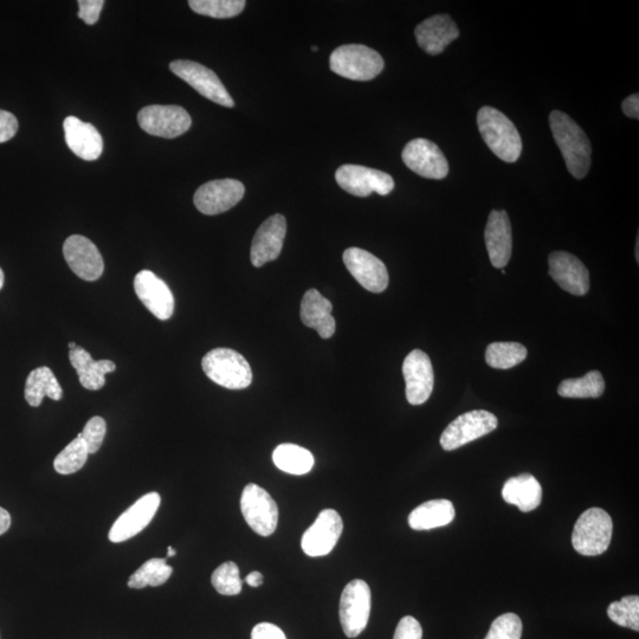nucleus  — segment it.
Returning a JSON list of instances; mask_svg holds the SVG:
<instances>
[{
	"mask_svg": "<svg viewBox=\"0 0 639 639\" xmlns=\"http://www.w3.org/2000/svg\"><path fill=\"white\" fill-rule=\"evenodd\" d=\"M608 616L613 623L623 628L639 631V597H624L619 602H613L608 609Z\"/></svg>",
	"mask_w": 639,
	"mask_h": 639,
	"instance_id": "37",
	"label": "nucleus"
},
{
	"mask_svg": "<svg viewBox=\"0 0 639 639\" xmlns=\"http://www.w3.org/2000/svg\"><path fill=\"white\" fill-rule=\"evenodd\" d=\"M88 456L89 453L85 441L77 437L57 455L54 462L55 470L61 475L75 474L85 467Z\"/></svg>",
	"mask_w": 639,
	"mask_h": 639,
	"instance_id": "34",
	"label": "nucleus"
},
{
	"mask_svg": "<svg viewBox=\"0 0 639 639\" xmlns=\"http://www.w3.org/2000/svg\"><path fill=\"white\" fill-rule=\"evenodd\" d=\"M484 238L490 263L495 268H505L513 250L512 224L506 211L490 212Z\"/></svg>",
	"mask_w": 639,
	"mask_h": 639,
	"instance_id": "22",
	"label": "nucleus"
},
{
	"mask_svg": "<svg viewBox=\"0 0 639 639\" xmlns=\"http://www.w3.org/2000/svg\"><path fill=\"white\" fill-rule=\"evenodd\" d=\"M245 583H247L251 587H258L263 584V576L260 572L254 571L248 574V577L245 578Z\"/></svg>",
	"mask_w": 639,
	"mask_h": 639,
	"instance_id": "46",
	"label": "nucleus"
},
{
	"mask_svg": "<svg viewBox=\"0 0 639 639\" xmlns=\"http://www.w3.org/2000/svg\"><path fill=\"white\" fill-rule=\"evenodd\" d=\"M173 568L166 564V559H151L146 561L138 571H135L128 580L131 589H144L147 585L157 587L165 584L170 579Z\"/></svg>",
	"mask_w": 639,
	"mask_h": 639,
	"instance_id": "33",
	"label": "nucleus"
},
{
	"mask_svg": "<svg viewBox=\"0 0 639 639\" xmlns=\"http://www.w3.org/2000/svg\"><path fill=\"white\" fill-rule=\"evenodd\" d=\"M4 281H5V276H4V273H3L2 268H0V289H2V288H3V286H4Z\"/></svg>",
	"mask_w": 639,
	"mask_h": 639,
	"instance_id": "47",
	"label": "nucleus"
},
{
	"mask_svg": "<svg viewBox=\"0 0 639 639\" xmlns=\"http://www.w3.org/2000/svg\"><path fill=\"white\" fill-rule=\"evenodd\" d=\"M335 179L348 193L357 197H369L372 193L387 196L395 189V180L390 174L359 165H342Z\"/></svg>",
	"mask_w": 639,
	"mask_h": 639,
	"instance_id": "11",
	"label": "nucleus"
},
{
	"mask_svg": "<svg viewBox=\"0 0 639 639\" xmlns=\"http://www.w3.org/2000/svg\"><path fill=\"white\" fill-rule=\"evenodd\" d=\"M170 69L174 75L189 83L204 98L223 107L232 108L235 106V101L232 100L227 88L219 80L215 71L206 68L203 64L178 60L171 62Z\"/></svg>",
	"mask_w": 639,
	"mask_h": 639,
	"instance_id": "8",
	"label": "nucleus"
},
{
	"mask_svg": "<svg viewBox=\"0 0 639 639\" xmlns=\"http://www.w3.org/2000/svg\"><path fill=\"white\" fill-rule=\"evenodd\" d=\"M371 613V590L364 580L347 584L340 599V621L348 638L358 637L366 629Z\"/></svg>",
	"mask_w": 639,
	"mask_h": 639,
	"instance_id": "7",
	"label": "nucleus"
},
{
	"mask_svg": "<svg viewBox=\"0 0 639 639\" xmlns=\"http://www.w3.org/2000/svg\"><path fill=\"white\" fill-rule=\"evenodd\" d=\"M287 234V219L282 215H274L267 219L260 228L251 244V263L256 268L275 261L280 256L284 237Z\"/></svg>",
	"mask_w": 639,
	"mask_h": 639,
	"instance_id": "21",
	"label": "nucleus"
},
{
	"mask_svg": "<svg viewBox=\"0 0 639 639\" xmlns=\"http://www.w3.org/2000/svg\"><path fill=\"white\" fill-rule=\"evenodd\" d=\"M521 636L522 622L520 617L515 613H505L495 619L484 639H521Z\"/></svg>",
	"mask_w": 639,
	"mask_h": 639,
	"instance_id": "38",
	"label": "nucleus"
},
{
	"mask_svg": "<svg viewBox=\"0 0 639 639\" xmlns=\"http://www.w3.org/2000/svg\"><path fill=\"white\" fill-rule=\"evenodd\" d=\"M402 158L409 169L423 178L444 179L449 173V164L441 148L426 139H415L405 146Z\"/></svg>",
	"mask_w": 639,
	"mask_h": 639,
	"instance_id": "14",
	"label": "nucleus"
},
{
	"mask_svg": "<svg viewBox=\"0 0 639 639\" xmlns=\"http://www.w3.org/2000/svg\"><path fill=\"white\" fill-rule=\"evenodd\" d=\"M344 529L341 516L334 509L322 511L314 524L307 529L301 540V547L308 557H325L331 553Z\"/></svg>",
	"mask_w": 639,
	"mask_h": 639,
	"instance_id": "13",
	"label": "nucleus"
},
{
	"mask_svg": "<svg viewBox=\"0 0 639 639\" xmlns=\"http://www.w3.org/2000/svg\"><path fill=\"white\" fill-rule=\"evenodd\" d=\"M344 263L351 275L371 293H383L389 286V271L378 257L369 251L350 248L344 253Z\"/></svg>",
	"mask_w": 639,
	"mask_h": 639,
	"instance_id": "17",
	"label": "nucleus"
},
{
	"mask_svg": "<svg viewBox=\"0 0 639 639\" xmlns=\"http://www.w3.org/2000/svg\"><path fill=\"white\" fill-rule=\"evenodd\" d=\"M423 630L416 618L406 616L400 619L393 639H422Z\"/></svg>",
	"mask_w": 639,
	"mask_h": 639,
	"instance_id": "40",
	"label": "nucleus"
},
{
	"mask_svg": "<svg viewBox=\"0 0 639 639\" xmlns=\"http://www.w3.org/2000/svg\"><path fill=\"white\" fill-rule=\"evenodd\" d=\"M241 511L245 521L262 537L274 534L279 524V508L273 497L257 484L250 483L241 497Z\"/></svg>",
	"mask_w": 639,
	"mask_h": 639,
	"instance_id": "6",
	"label": "nucleus"
},
{
	"mask_svg": "<svg viewBox=\"0 0 639 639\" xmlns=\"http://www.w3.org/2000/svg\"><path fill=\"white\" fill-rule=\"evenodd\" d=\"M211 583L223 596H237L242 591L240 568L234 561H228L212 573Z\"/></svg>",
	"mask_w": 639,
	"mask_h": 639,
	"instance_id": "36",
	"label": "nucleus"
},
{
	"mask_svg": "<svg viewBox=\"0 0 639 639\" xmlns=\"http://www.w3.org/2000/svg\"><path fill=\"white\" fill-rule=\"evenodd\" d=\"M550 125L554 140L563 153L567 170L576 179L585 178L591 166L592 148L589 138L577 122L563 112H552Z\"/></svg>",
	"mask_w": 639,
	"mask_h": 639,
	"instance_id": "1",
	"label": "nucleus"
},
{
	"mask_svg": "<svg viewBox=\"0 0 639 639\" xmlns=\"http://www.w3.org/2000/svg\"><path fill=\"white\" fill-rule=\"evenodd\" d=\"M623 113L631 119L639 118V95L634 94L625 99L622 103Z\"/></svg>",
	"mask_w": 639,
	"mask_h": 639,
	"instance_id": "44",
	"label": "nucleus"
},
{
	"mask_svg": "<svg viewBox=\"0 0 639 639\" xmlns=\"http://www.w3.org/2000/svg\"><path fill=\"white\" fill-rule=\"evenodd\" d=\"M332 71L352 81H371L382 73L383 57L366 45L347 44L335 49L329 58Z\"/></svg>",
	"mask_w": 639,
	"mask_h": 639,
	"instance_id": "4",
	"label": "nucleus"
},
{
	"mask_svg": "<svg viewBox=\"0 0 639 639\" xmlns=\"http://www.w3.org/2000/svg\"><path fill=\"white\" fill-rule=\"evenodd\" d=\"M613 522L602 508L587 509L574 526L572 545L585 557H597L608 551L611 544Z\"/></svg>",
	"mask_w": 639,
	"mask_h": 639,
	"instance_id": "5",
	"label": "nucleus"
},
{
	"mask_svg": "<svg viewBox=\"0 0 639 639\" xmlns=\"http://www.w3.org/2000/svg\"><path fill=\"white\" fill-rule=\"evenodd\" d=\"M477 126L484 142L496 157L515 163L521 156L522 140L513 122L493 107H483L477 114Z\"/></svg>",
	"mask_w": 639,
	"mask_h": 639,
	"instance_id": "2",
	"label": "nucleus"
},
{
	"mask_svg": "<svg viewBox=\"0 0 639 639\" xmlns=\"http://www.w3.org/2000/svg\"><path fill=\"white\" fill-rule=\"evenodd\" d=\"M415 36L419 47L429 55H440L460 36L456 23L448 15H436L418 25Z\"/></svg>",
	"mask_w": 639,
	"mask_h": 639,
	"instance_id": "24",
	"label": "nucleus"
},
{
	"mask_svg": "<svg viewBox=\"0 0 639 639\" xmlns=\"http://www.w3.org/2000/svg\"><path fill=\"white\" fill-rule=\"evenodd\" d=\"M135 294L159 320H169L174 313V296L167 284L152 273L141 270L134 279Z\"/></svg>",
	"mask_w": 639,
	"mask_h": 639,
	"instance_id": "19",
	"label": "nucleus"
},
{
	"mask_svg": "<svg viewBox=\"0 0 639 639\" xmlns=\"http://www.w3.org/2000/svg\"><path fill=\"white\" fill-rule=\"evenodd\" d=\"M251 639H287L284 632L271 623H260L251 632Z\"/></svg>",
	"mask_w": 639,
	"mask_h": 639,
	"instance_id": "43",
	"label": "nucleus"
},
{
	"mask_svg": "<svg viewBox=\"0 0 639 639\" xmlns=\"http://www.w3.org/2000/svg\"><path fill=\"white\" fill-rule=\"evenodd\" d=\"M138 122L142 131L166 139L180 137L189 131L192 125L190 114L179 106L144 107L138 114Z\"/></svg>",
	"mask_w": 639,
	"mask_h": 639,
	"instance_id": "10",
	"label": "nucleus"
},
{
	"mask_svg": "<svg viewBox=\"0 0 639 639\" xmlns=\"http://www.w3.org/2000/svg\"><path fill=\"white\" fill-rule=\"evenodd\" d=\"M403 374L406 399L411 405H422L434 391L435 374L429 355L421 350L412 351L405 358Z\"/></svg>",
	"mask_w": 639,
	"mask_h": 639,
	"instance_id": "16",
	"label": "nucleus"
},
{
	"mask_svg": "<svg viewBox=\"0 0 639 639\" xmlns=\"http://www.w3.org/2000/svg\"><path fill=\"white\" fill-rule=\"evenodd\" d=\"M69 360L79 376L81 385L90 391L101 390L106 384V374L116 370L113 361H96L85 348L80 346L70 350Z\"/></svg>",
	"mask_w": 639,
	"mask_h": 639,
	"instance_id": "26",
	"label": "nucleus"
},
{
	"mask_svg": "<svg viewBox=\"0 0 639 639\" xmlns=\"http://www.w3.org/2000/svg\"><path fill=\"white\" fill-rule=\"evenodd\" d=\"M63 255L69 268L82 280L98 281L105 270L98 247L85 236L73 235L67 238L63 245Z\"/></svg>",
	"mask_w": 639,
	"mask_h": 639,
	"instance_id": "15",
	"label": "nucleus"
},
{
	"mask_svg": "<svg viewBox=\"0 0 639 639\" xmlns=\"http://www.w3.org/2000/svg\"><path fill=\"white\" fill-rule=\"evenodd\" d=\"M18 131V120L16 116L10 112L0 109V144L11 140Z\"/></svg>",
	"mask_w": 639,
	"mask_h": 639,
	"instance_id": "42",
	"label": "nucleus"
},
{
	"mask_svg": "<svg viewBox=\"0 0 639 639\" xmlns=\"http://www.w3.org/2000/svg\"><path fill=\"white\" fill-rule=\"evenodd\" d=\"M69 350H74L75 347H77V345L75 344V342H69Z\"/></svg>",
	"mask_w": 639,
	"mask_h": 639,
	"instance_id": "49",
	"label": "nucleus"
},
{
	"mask_svg": "<svg viewBox=\"0 0 639 639\" xmlns=\"http://www.w3.org/2000/svg\"><path fill=\"white\" fill-rule=\"evenodd\" d=\"M526 358V347L518 342H494L486 351L487 364L497 370L513 369Z\"/></svg>",
	"mask_w": 639,
	"mask_h": 639,
	"instance_id": "32",
	"label": "nucleus"
},
{
	"mask_svg": "<svg viewBox=\"0 0 639 639\" xmlns=\"http://www.w3.org/2000/svg\"><path fill=\"white\" fill-rule=\"evenodd\" d=\"M604 390V378L599 371H591L583 378L566 379L558 387L559 396L564 398H599Z\"/></svg>",
	"mask_w": 639,
	"mask_h": 639,
	"instance_id": "31",
	"label": "nucleus"
},
{
	"mask_svg": "<svg viewBox=\"0 0 639 639\" xmlns=\"http://www.w3.org/2000/svg\"><path fill=\"white\" fill-rule=\"evenodd\" d=\"M11 526V515L6 509L0 507V535L9 531Z\"/></svg>",
	"mask_w": 639,
	"mask_h": 639,
	"instance_id": "45",
	"label": "nucleus"
},
{
	"mask_svg": "<svg viewBox=\"0 0 639 639\" xmlns=\"http://www.w3.org/2000/svg\"><path fill=\"white\" fill-rule=\"evenodd\" d=\"M190 8L198 15L218 19L236 17L244 10V0H190Z\"/></svg>",
	"mask_w": 639,
	"mask_h": 639,
	"instance_id": "35",
	"label": "nucleus"
},
{
	"mask_svg": "<svg viewBox=\"0 0 639 639\" xmlns=\"http://www.w3.org/2000/svg\"><path fill=\"white\" fill-rule=\"evenodd\" d=\"M160 501L158 493L142 496L115 521L108 535L109 540L114 542V544H119V542L132 539L135 535L144 531L151 524L154 515L157 514Z\"/></svg>",
	"mask_w": 639,
	"mask_h": 639,
	"instance_id": "18",
	"label": "nucleus"
},
{
	"mask_svg": "<svg viewBox=\"0 0 639 639\" xmlns=\"http://www.w3.org/2000/svg\"><path fill=\"white\" fill-rule=\"evenodd\" d=\"M79 18L87 25L98 23L105 2L103 0H80Z\"/></svg>",
	"mask_w": 639,
	"mask_h": 639,
	"instance_id": "41",
	"label": "nucleus"
},
{
	"mask_svg": "<svg viewBox=\"0 0 639 639\" xmlns=\"http://www.w3.org/2000/svg\"><path fill=\"white\" fill-rule=\"evenodd\" d=\"M25 399L32 408H38L43 402L44 397L50 399L61 400L63 398V390L58 383L53 371L47 366L38 367L32 371L25 384Z\"/></svg>",
	"mask_w": 639,
	"mask_h": 639,
	"instance_id": "29",
	"label": "nucleus"
},
{
	"mask_svg": "<svg viewBox=\"0 0 639 639\" xmlns=\"http://www.w3.org/2000/svg\"><path fill=\"white\" fill-rule=\"evenodd\" d=\"M63 128L64 138L75 156L87 161L101 157L103 140L95 126L83 122L76 116H68L63 122Z\"/></svg>",
	"mask_w": 639,
	"mask_h": 639,
	"instance_id": "23",
	"label": "nucleus"
},
{
	"mask_svg": "<svg viewBox=\"0 0 639 639\" xmlns=\"http://www.w3.org/2000/svg\"><path fill=\"white\" fill-rule=\"evenodd\" d=\"M456 516L453 502L449 500H431L413 509L409 516V525L415 531L448 526Z\"/></svg>",
	"mask_w": 639,
	"mask_h": 639,
	"instance_id": "28",
	"label": "nucleus"
},
{
	"mask_svg": "<svg viewBox=\"0 0 639 639\" xmlns=\"http://www.w3.org/2000/svg\"><path fill=\"white\" fill-rule=\"evenodd\" d=\"M499 421L493 413L475 410L463 413L448 425L441 436L445 451H453L496 430Z\"/></svg>",
	"mask_w": 639,
	"mask_h": 639,
	"instance_id": "9",
	"label": "nucleus"
},
{
	"mask_svg": "<svg viewBox=\"0 0 639 639\" xmlns=\"http://www.w3.org/2000/svg\"><path fill=\"white\" fill-rule=\"evenodd\" d=\"M176 554L177 552L173 550V547L167 548V557L171 558V557H174V555Z\"/></svg>",
	"mask_w": 639,
	"mask_h": 639,
	"instance_id": "48",
	"label": "nucleus"
},
{
	"mask_svg": "<svg viewBox=\"0 0 639 639\" xmlns=\"http://www.w3.org/2000/svg\"><path fill=\"white\" fill-rule=\"evenodd\" d=\"M550 275L559 287L572 295L583 296L590 289L589 270L578 257L554 251L548 258Z\"/></svg>",
	"mask_w": 639,
	"mask_h": 639,
	"instance_id": "20",
	"label": "nucleus"
},
{
	"mask_svg": "<svg viewBox=\"0 0 639 639\" xmlns=\"http://www.w3.org/2000/svg\"><path fill=\"white\" fill-rule=\"evenodd\" d=\"M502 497L509 505L518 507L521 512H532L541 505V484L531 474L512 477L503 486Z\"/></svg>",
	"mask_w": 639,
	"mask_h": 639,
	"instance_id": "27",
	"label": "nucleus"
},
{
	"mask_svg": "<svg viewBox=\"0 0 639 639\" xmlns=\"http://www.w3.org/2000/svg\"><path fill=\"white\" fill-rule=\"evenodd\" d=\"M245 187L236 179H218L199 187L193 197L196 208L208 216L229 211L241 202Z\"/></svg>",
	"mask_w": 639,
	"mask_h": 639,
	"instance_id": "12",
	"label": "nucleus"
},
{
	"mask_svg": "<svg viewBox=\"0 0 639 639\" xmlns=\"http://www.w3.org/2000/svg\"><path fill=\"white\" fill-rule=\"evenodd\" d=\"M332 303L316 289L307 290L301 302V320L315 329L322 339L332 338L337 324L332 316Z\"/></svg>",
	"mask_w": 639,
	"mask_h": 639,
	"instance_id": "25",
	"label": "nucleus"
},
{
	"mask_svg": "<svg viewBox=\"0 0 639 639\" xmlns=\"http://www.w3.org/2000/svg\"><path fill=\"white\" fill-rule=\"evenodd\" d=\"M275 466L284 473L306 475L314 467V456L311 451L296 444H281L273 454Z\"/></svg>",
	"mask_w": 639,
	"mask_h": 639,
	"instance_id": "30",
	"label": "nucleus"
},
{
	"mask_svg": "<svg viewBox=\"0 0 639 639\" xmlns=\"http://www.w3.org/2000/svg\"><path fill=\"white\" fill-rule=\"evenodd\" d=\"M202 367L213 383L225 389L243 390L253 382V371L247 359L230 348H216L205 354Z\"/></svg>",
	"mask_w": 639,
	"mask_h": 639,
	"instance_id": "3",
	"label": "nucleus"
},
{
	"mask_svg": "<svg viewBox=\"0 0 639 639\" xmlns=\"http://www.w3.org/2000/svg\"><path fill=\"white\" fill-rule=\"evenodd\" d=\"M107 432V423L102 417L96 416L89 419L85 426V429L77 437L82 438L85 441L88 449V453L96 454L102 447L103 440H105Z\"/></svg>",
	"mask_w": 639,
	"mask_h": 639,
	"instance_id": "39",
	"label": "nucleus"
}]
</instances>
